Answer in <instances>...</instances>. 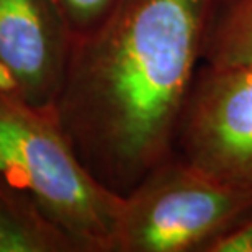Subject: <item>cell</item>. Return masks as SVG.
Here are the masks:
<instances>
[{"label":"cell","instance_id":"1","mask_svg":"<svg viewBox=\"0 0 252 252\" xmlns=\"http://www.w3.org/2000/svg\"><path fill=\"white\" fill-rule=\"evenodd\" d=\"M215 0H125L74 44L54 107L80 160L125 196L175 153Z\"/></svg>","mask_w":252,"mask_h":252},{"label":"cell","instance_id":"2","mask_svg":"<svg viewBox=\"0 0 252 252\" xmlns=\"http://www.w3.org/2000/svg\"><path fill=\"white\" fill-rule=\"evenodd\" d=\"M0 172L32 195L84 252H115L123 196L85 167L54 110L0 94Z\"/></svg>","mask_w":252,"mask_h":252},{"label":"cell","instance_id":"3","mask_svg":"<svg viewBox=\"0 0 252 252\" xmlns=\"http://www.w3.org/2000/svg\"><path fill=\"white\" fill-rule=\"evenodd\" d=\"M251 213L252 191L174 153L123 196L115 252H206Z\"/></svg>","mask_w":252,"mask_h":252},{"label":"cell","instance_id":"4","mask_svg":"<svg viewBox=\"0 0 252 252\" xmlns=\"http://www.w3.org/2000/svg\"><path fill=\"white\" fill-rule=\"evenodd\" d=\"M175 153L211 177L252 191V64L200 65Z\"/></svg>","mask_w":252,"mask_h":252},{"label":"cell","instance_id":"5","mask_svg":"<svg viewBox=\"0 0 252 252\" xmlns=\"http://www.w3.org/2000/svg\"><path fill=\"white\" fill-rule=\"evenodd\" d=\"M72 49L53 0H0V94L54 110Z\"/></svg>","mask_w":252,"mask_h":252},{"label":"cell","instance_id":"6","mask_svg":"<svg viewBox=\"0 0 252 252\" xmlns=\"http://www.w3.org/2000/svg\"><path fill=\"white\" fill-rule=\"evenodd\" d=\"M0 252H84L38 201L0 172Z\"/></svg>","mask_w":252,"mask_h":252},{"label":"cell","instance_id":"7","mask_svg":"<svg viewBox=\"0 0 252 252\" xmlns=\"http://www.w3.org/2000/svg\"><path fill=\"white\" fill-rule=\"evenodd\" d=\"M203 63L216 67L252 64V0H215Z\"/></svg>","mask_w":252,"mask_h":252},{"label":"cell","instance_id":"8","mask_svg":"<svg viewBox=\"0 0 252 252\" xmlns=\"http://www.w3.org/2000/svg\"><path fill=\"white\" fill-rule=\"evenodd\" d=\"M67 25L74 44L95 33L125 0H53Z\"/></svg>","mask_w":252,"mask_h":252},{"label":"cell","instance_id":"9","mask_svg":"<svg viewBox=\"0 0 252 252\" xmlns=\"http://www.w3.org/2000/svg\"><path fill=\"white\" fill-rule=\"evenodd\" d=\"M206 252H252V213L211 243Z\"/></svg>","mask_w":252,"mask_h":252}]
</instances>
